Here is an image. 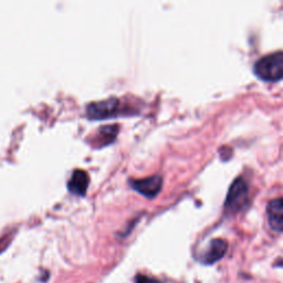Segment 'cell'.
Wrapping results in <instances>:
<instances>
[{"mask_svg":"<svg viewBox=\"0 0 283 283\" xmlns=\"http://www.w3.org/2000/svg\"><path fill=\"white\" fill-rule=\"evenodd\" d=\"M267 216L269 226L276 232H282L283 230V204L282 199L276 198L269 203L267 207Z\"/></svg>","mask_w":283,"mask_h":283,"instance_id":"obj_5","label":"cell"},{"mask_svg":"<svg viewBox=\"0 0 283 283\" xmlns=\"http://www.w3.org/2000/svg\"><path fill=\"white\" fill-rule=\"evenodd\" d=\"M89 182L90 178L85 171L75 170L73 172L69 181H68V189L73 195L84 196L86 189H88Z\"/></svg>","mask_w":283,"mask_h":283,"instance_id":"obj_7","label":"cell"},{"mask_svg":"<svg viewBox=\"0 0 283 283\" xmlns=\"http://www.w3.org/2000/svg\"><path fill=\"white\" fill-rule=\"evenodd\" d=\"M118 130H120V127L117 125H108L100 127L99 131L97 132V134H95V138L92 140L91 143H94L95 147L98 148L111 144L113 143V141L116 139Z\"/></svg>","mask_w":283,"mask_h":283,"instance_id":"obj_8","label":"cell"},{"mask_svg":"<svg viewBox=\"0 0 283 283\" xmlns=\"http://www.w3.org/2000/svg\"><path fill=\"white\" fill-rule=\"evenodd\" d=\"M248 185L243 177H238L232 182L225 203V209L229 213H237L247 207L249 197Z\"/></svg>","mask_w":283,"mask_h":283,"instance_id":"obj_2","label":"cell"},{"mask_svg":"<svg viewBox=\"0 0 283 283\" xmlns=\"http://www.w3.org/2000/svg\"><path fill=\"white\" fill-rule=\"evenodd\" d=\"M254 74L264 81H279L283 75V53L278 51L268 54L254 63Z\"/></svg>","mask_w":283,"mask_h":283,"instance_id":"obj_1","label":"cell"},{"mask_svg":"<svg viewBox=\"0 0 283 283\" xmlns=\"http://www.w3.org/2000/svg\"><path fill=\"white\" fill-rule=\"evenodd\" d=\"M130 186L138 193L147 198H153L162 189L163 178L159 175H154L144 179H130Z\"/></svg>","mask_w":283,"mask_h":283,"instance_id":"obj_4","label":"cell"},{"mask_svg":"<svg viewBox=\"0 0 283 283\" xmlns=\"http://www.w3.org/2000/svg\"><path fill=\"white\" fill-rule=\"evenodd\" d=\"M135 283H163V282L159 281V280H156V279H153V278H149L147 276L140 275V276L136 277Z\"/></svg>","mask_w":283,"mask_h":283,"instance_id":"obj_9","label":"cell"},{"mask_svg":"<svg viewBox=\"0 0 283 283\" xmlns=\"http://www.w3.org/2000/svg\"><path fill=\"white\" fill-rule=\"evenodd\" d=\"M122 113L121 102L116 98L90 103L86 106V115L90 120H106V118L118 116V114Z\"/></svg>","mask_w":283,"mask_h":283,"instance_id":"obj_3","label":"cell"},{"mask_svg":"<svg viewBox=\"0 0 283 283\" xmlns=\"http://www.w3.org/2000/svg\"><path fill=\"white\" fill-rule=\"evenodd\" d=\"M227 250H228V243L226 240L220 238L213 239L212 243L209 244V247L206 250V252L203 254L202 262L205 264L216 263L221 258H223V255L226 254Z\"/></svg>","mask_w":283,"mask_h":283,"instance_id":"obj_6","label":"cell"}]
</instances>
